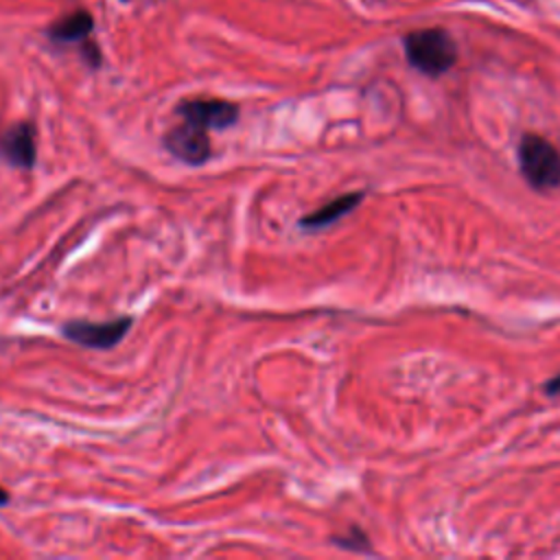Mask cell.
I'll return each mask as SVG.
<instances>
[{
  "label": "cell",
  "mask_w": 560,
  "mask_h": 560,
  "mask_svg": "<svg viewBox=\"0 0 560 560\" xmlns=\"http://www.w3.org/2000/svg\"><path fill=\"white\" fill-rule=\"evenodd\" d=\"M94 22H92V15L88 11H74L70 15H66L63 20H59L57 24H52L50 28V37L57 39V42H79V39H85L92 31Z\"/></svg>",
  "instance_id": "ba28073f"
},
{
  "label": "cell",
  "mask_w": 560,
  "mask_h": 560,
  "mask_svg": "<svg viewBox=\"0 0 560 560\" xmlns=\"http://www.w3.org/2000/svg\"><path fill=\"white\" fill-rule=\"evenodd\" d=\"M361 201H363V192L341 195V197L328 201L326 206L317 208L315 212L302 217V219H300V228H304V230H319V228H326V225L339 221L341 217H346L348 212H352Z\"/></svg>",
  "instance_id": "52a82bcc"
},
{
  "label": "cell",
  "mask_w": 560,
  "mask_h": 560,
  "mask_svg": "<svg viewBox=\"0 0 560 560\" xmlns=\"http://www.w3.org/2000/svg\"><path fill=\"white\" fill-rule=\"evenodd\" d=\"M407 61L429 77H440L457 61V46L444 28H420L405 37Z\"/></svg>",
  "instance_id": "6da1fadb"
},
{
  "label": "cell",
  "mask_w": 560,
  "mask_h": 560,
  "mask_svg": "<svg viewBox=\"0 0 560 560\" xmlns=\"http://www.w3.org/2000/svg\"><path fill=\"white\" fill-rule=\"evenodd\" d=\"M518 166L536 190L560 186V149L538 133H525L518 142Z\"/></svg>",
  "instance_id": "7a4b0ae2"
},
{
  "label": "cell",
  "mask_w": 560,
  "mask_h": 560,
  "mask_svg": "<svg viewBox=\"0 0 560 560\" xmlns=\"http://www.w3.org/2000/svg\"><path fill=\"white\" fill-rule=\"evenodd\" d=\"M332 542L343 547V549H352V551H368L370 549V540L359 527H352L346 536H335Z\"/></svg>",
  "instance_id": "9c48e42d"
},
{
  "label": "cell",
  "mask_w": 560,
  "mask_h": 560,
  "mask_svg": "<svg viewBox=\"0 0 560 560\" xmlns=\"http://www.w3.org/2000/svg\"><path fill=\"white\" fill-rule=\"evenodd\" d=\"M35 129L31 122H15L0 131V158L15 168H31L35 164Z\"/></svg>",
  "instance_id": "8992f818"
},
{
  "label": "cell",
  "mask_w": 560,
  "mask_h": 560,
  "mask_svg": "<svg viewBox=\"0 0 560 560\" xmlns=\"http://www.w3.org/2000/svg\"><path fill=\"white\" fill-rule=\"evenodd\" d=\"M164 147L179 160H184L186 164H203L210 158V138H208V129H201L192 122L173 127L166 136H164Z\"/></svg>",
  "instance_id": "5b68a950"
},
{
  "label": "cell",
  "mask_w": 560,
  "mask_h": 560,
  "mask_svg": "<svg viewBox=\"0 0 560 560\" xmlns=\"http://www.w3.org/2000/svg\"><path fill=\"white\" fill-rule=\"evenodd\" d=\"M177 114L201 129H225L236 122L238 107L223 98H190L177 105Z\"/></svg>",
  "instance_id": "277c9868"
},
{
  "label": "cell",
  "mask_w": 560,
  "mask_h": 560,
  "mask_svg": "<svg viewBox=\"0 0 560 560\" xmlns=\"http://www.w3.org/2000/svg\"><path fill=\"white\" fill-rule=\"evenodd\" d=\"M9 503V492L4 488H0V505H7Z\"/></svg>",
  "instance_id": "8fae6325"
},
{
  "label": "cell",
  "mask_w": 560,
  "mask_h": 560,
  "mask_svg": "<svg viewBox=\"0 0 560 560\" xmlns=\"http://www.w3.org/2000/svg\"><path fill=\"white\" fill-rule=\"evenodd\" d=\"M133 319L131 317H118L112 322H83V319H74V322H66L61 326V332L66 339L85 346V348H94V350H109L116 343L122 341V337L129 332Z\"/></svg>",
  "instance_id": "3957f363"
},
{
  "label": "cell",
  "mask_w": 560,
  "mask_h": 560,
  "mask_svg": "<svg viewBox=\"0 0 560 560\" xmlns=\"http://www.w3.org/2000/svg\"><path fill=\"white\" fill-rule=\"evenodd\" d=\"M545 394L547 396H560V374H556L553 378H549L545 383Z\"/></svg>",
  "instance_id": "30bf717a"
}]
</instances>
